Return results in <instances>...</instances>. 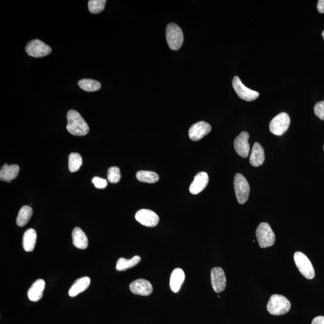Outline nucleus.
<instances>
[{
  "instance_id": "f257e3e1",
  "label": "nucleus",
  "mask_w": 324,
  "mask_h": 324,
  "mask_svg": "<svg viewBox=\"0 0 324 324\" xmlns=\"http://www.w3.org/2000/svg\"><path fill=\"white\" fill-rule=\"evenodd\" d=\"M67 131L75 136H85L89 131V126L81 114L75 110H70L67 114Z\"/></svg>"
},
{
  "instance_id": "6ab92c4d",
  "label": "nucleus",
  "mask_w": 324,
  "mask_h": 324,
  "mask_svg": "<svg viewBox=\"0 0 324 324\" xmlns=\"http://www.w3.org/2000/svg\"><path fill=\"white\" fill-rule=\"evenodd\" d=\"M91 280L88 277H83L77 279L70 287L69 295L71 297H75L80 293L85 291L90 285Z\"/></svg>"
},
{
  "instance_id": "2eb2a0df",
  "label": "nucleus",
  "mask_w": 324,
  "mask_h": 324,
  "mask_svg": "<svg viewBox=\"0 0 324 324\" xmlns=\"http://www.w3.org/2000/svg\"><path fill=\"white\" fill-rule=\"evenodd\" d=\"M209 178L207 173L201 172L198 173L194 178L192 183L189 187L190 192L197 194L202 192L207 186Z\"/></svg>"
},
{
  "instance_id": "39448f33",
  "label": "nucleus",
  "mask_w": 324,
  "mask_h": 324,
  "mask_svg": "<svg viewBox=\"0 0 324 324\" xmlns=\"http://www.w3.org/2000/svg\"><path fill=\"white\" fill-rule=\"evenodd\" d=\"M234 190L238 202L243 204L248 201L250 194V186L248 180L242 174H237L234 177Z\"/></svg>"
},
{
  "instance_id": "dca6fc26",
  "label": "nucleus",
  "mask_w": 324,
  "mask_h": 324,
  "mask_svg": "<svg viewBox=\"0 0 324 324\" xmlns=\"http://www.w3.org/2000/svg\"><path fill=\"white\" fill-rule=\"evenodd\" d=\"M45 288V281L43 279L37 280L28 291L27 295L29 300L33 302L41 300Z\"/></svg>"
},
{
  "instance_id": "412c9836",
  "label": "nucleus",
  "mask_w": 324,
  "mask_h": 324,
  "mask_svg": "<svg viewBox=\"0 0 324 324\" xmlns=\"http://www.w3.org/2000/svg\"><path fill=\"white\" fill-rule=\"evenodd\" d=\"M73 245L79 249H85L88 245V238L81 228H74L72 234Z\"/></svg>"
},
{
  "instance_id": "a211bd4d",
  "label": "nucleus",
  "mask_w": 324,
  "mask_h": 324,
  "mask_svg": "<svg viewBox=\"0 0 324 324\" xmlns=\"http://www.w3.org/2000/svg\"><path fill=\"white\" fill-rule=\"evenodd\" d=\"M19 172V166L17 165H9L6 163L0 171V179L2 181L11 183V181L17 177Z\"/></svg>"
},
{
  "instance_id": "a878e982",
  "label": "nucleus",
  "mask_w": 324,
  "mask_h": 324,
  "mask_svg": "<svg viewBox=\"0 0 324 324\" xmlns=\"http://www.w3.org/2000/svg\"><path fill=\"white\" fill-rule=\"evenodd\" d=\"M78 85L83 90L88 92L98 91L101 88L99 82L91 79H83L78 82Z\"/></svg>"
},
{
  "instance_id": "f03ea898",
  "label": "nucleus",
  "mask_w": 324,
  "mask_h": 324,
  "mask_svg": "<svg viewBox=\"0 0 324 324\" xmlns=\"http://www.w3.org/2000/svg\"><path fill=\"white\" fill-rule=\"evenodd\" d=\"M291 302L283 295L274 294L271 296L267 304V310L273 315H282L288 313L291 308Z\"/></svg>"
},
{
  "instance_id": "1a4fd4ad",
  "label": "nucleus",
  "mask_w": 324,
  "mask_h": 324,
  "mask_svg": "<svg viewBox=\"0 0 324 324\" xmlns=\"http://www.w3.org/2000/svg\"><path fill=\"white\" fill-rule=\"evenodd\" d=\"M233 86L237 95L243 100L251 101L259 96L258 92L252 90L243 84L239 76H236L233 78Z\"/></svg>"
},
{
  "instance_id": "c85d7f7f",
  "label": "nucleus",
  "mask_w": 324,
  "mask_h": 324,
  "mask_svg": "<svg viewBox=\"0 0 324 324\" xmlns=\"http://www.w3.org/2000/svg\"><path fill=\"white\" fill-rule=\"evenodd\" d=\"M120 169L117 166H112L107 171V180L111 183H117L121 179Z\"/></svg>"
},
{
  "instance_id": "7ed1b4c3",
  "label": "nucleus",
  "mask_w": 324,
  "mask_h": 324,
  "mask_svg": "<svg viewBox=\"0 0 324 324\" xmlns=\"http://www.w3.org/2000/svg\"><path fill=\"white\" fill-rule=\"evenodd\" d=\"M166 40L169 48L173 51H177L181 47L184 41L183 33L178 25L168 24L166 30Z\"/></svg>"
},
{
  "instance_id": "f3484780",
  "label": "nucleus",
  "mask_w": 324,
  "mask_h": 324,
  "mask_svg": "<svg viewBox=\"0 0 324 324\" xmlns=\"http://www.w3.org/2000/svg\"><path fill=\"white\" fill-rule=\"evenodd\" d=\"M264 160L265 153L263 147L258 143H255L250 156V163L255 167H258L263 164Z\"/></svg>"
},
{
  "instance_id": "72a5a7b5",
  "label": "nucleus",
  "mask_w": 324,
  "mask_h": 324,
  "mask_svg": "<svg viewBox=\"0 0 324 324\" xmlns=\"http://www.w3.org/2000/svg\"><path fill=\"white\" fill-rule=\"evenodd\" d=\"M322 36L323 38L324 39V30L323 31L322 33Z\"/></svg>"
},
{
  "instance_id": "9b49d317",
  "label": "nucleus",
  "mask_w": 324,
  "mask_h": 324,
  "mask_svg": "<svg viewBox=\"0 0 324 324\" xmlns=\"http://www.w3.org/2000/svg\"><path fill=\"white\" fill-rule=\"evenodd\" d=\"M211 282L212 289L215 292L224 291L226 288L227 278L223 269L214 267L211 271Z\"/></svg>"
},
{
  "instance_id": "bb28decb",
  "label": "nucleus",
  "mask_w": 324,
  "mask_h": 324,
  "mask_svg": "<svg viewBox=\"0 0 324 324\" xmlns=\"http://www.w3.org/2000/svg\"><path fill=\"white\" fill-rule=\"evenodd\" d=\"M82 165V157L79 153H71L69 157V169L71 172L78 171Z\"/></svg>"
},
{
  "instance_id": "6e6552de",
  "label": "nucleus",
  "mask_w": 324,
  "mask_h": 324,
  "mask_svg": "<svg viewBox=\"0 0 324 324\" xmlns=\"http://www.w3.org/2000/svg\"><path fill=\"white\" fill-rule=\"evenodd\" d=\"M26 51L31 57L41 58L50 54L52 49L44 42L36 39L27 43Z\"/></svg>"
},
{
  "instance_id": "4468645a",
  "label": "nucleus",
  "mask_w": 324,
  "mask_h": 324,
  "mask_svg": "<svg viewBox=\"0 0 324 324\" xmlns=\"http://www.w3.org/2000/svg\"><path fill=\"white\" fill-rule=\"evenodd\" d=\"M129 288L133 294L143 296H149L153 291V286L149 281L143 279L135 280L131 283Z\"/></svg>"
},
{
  "instance_id": "c756f323",
  "label": "nucleus",
  "mask_w": 324,
  "mask_h": 324,
  "mask_svg": "<svg viewBox=\"0 0 324 324\" xmlns=\"http://www.w3.org/2000/svg\"><path fill=\"white\" fill-rule=\"evenodd\" d=\"M314 113L319 119L324 120V100L317 102L314 105Z\"/></svg>"
},
{
  "instance_id": "473e14b6",
  "label": "nucleus",
  "mask_w": 324,
  "mask_h": 324,
  "mask_svg": "<svg viewBox=\"0 0 324 324\" xmlns=\"http://www.w3.org/2000/svg\"><path fill=\"white\" fill-rule=\"evenodd\" d=\"M317 11L320 14H324V0H319L317 5Z\"/></svg>"
},
{
  "instance_id": "f8f14e48",
  "label": "nucleus",
  "mask_w": 324,
  "mask_h": 324,
  "mask_svg": "<svg viewBox=\"0 0 324 324\" xmlns=\"http://www.w3.org/2000/svg\"><path fill=\"white\" fill-rule=\"evenodd\" d=\"M211 131V126L208 123L199 122L191 126L189 136L191 140L197 141L201 140Z\"/></svg>"
},
{
  "instance_id": "4be33fe9",
  "label": "nucleus",
  "mask_w": 324,
  "mask_h": 324,
  "mask_svg": "<svg viewBox=\"0 0 324 324\" xmlns=\"http://www.w3.org/2000/svg\"><path fill=\"white\" fill-rule=\"evenodd\" d=\"M37 241V234L34 229L27 230L24 234L23 246L25 251L33 252L35 249Z\"/></svg>"
},
{
  "instance_id": "423d86ee",
  "label": "nucleus",
  "mask_w": 324,
  "mask_h": 324,
  "mask_svg": "<svg viewBox=\"0 0 324 324\" xmlns=\"http://www.w3.org/2000/svg\"><path fill=\"white\" fill-rule=\"evenodd\" d=\"M294 259L296 266L302 276L307 279H313L314 277V270L312 264L307 256L300 252L295 253Z\"/></svg>"
},
{
  "instance_id": "cd10ccee",
  "label": "nucleus",
  "mask_w": 324,
  "mask_h": 324,
  "mask_svg": "<svg viewBox=\"0 0 324 324\" xmlns=\"http://www.w3.org/2000/svg\"><path fill=\"white\" fill-rule=\"evenodd\" d=\"M106 0H90L88 2V10L91 14H97L103 11Z\"/></svg>"
},
{
  "instance_id": "5701e85b",
  "label": "nucleus",
  "mask_w": 324,
  "mask_h": 324,
  "mask_svg": "<svg viewBox=\"0 0 324 324\" xmlns=\"http://www.w3.org/2000/svg\"><path fill=\"white\" fill-rule=\"evenodd\" d=\"M141 260L140 256H135L130 259H126L124 258H120L117 261L116 264V270L119 271H125L129 268L134 267L137 265Z\"/></svg>"
},
{
  "instance_id": "aec40b11",
  "label": "nucleus",
  "mask_w": 324,
  "mask_h": 324,
  "mask_svg": "<svg viewBox=\"0 0 324 324\" xmlns=\"http://www.w3.org/2000/svg\"><path fill=\"white\" fill-rule=\"evenodd\" d=\"M184 280L185 274L183 270L178 268L173 270L170 277V283H169L172 291L175 293L180 291Z\"/></svg>"
},
{
  "instance_id": "ddd939ff",
  "label": "nucleus",
  "mask_w": 324,
  "mask_h": 324,
  "mask_svg": "<svg viewBox=\"0 0 324 324\" xmlns=\"http://www.w3.org/2000/svg\"><path fill=\"white\" fill-rule=\"evenodd\" d=\"M249 134L247 132H243L237 136L234 141V148L239 156L246 158L249 156L250 145L249 143Z\"/></svg>"
},
{
  "instance_id": "9d476101",
  "label": "nucleus",
  "mask_w": 324,
  "mask_h": 324,
  "mask_svg": "<svg viewBox=\"0 0 324 324\" xmlns=\"http://www.w3.org/2000/svg\"><path fill=\"white\" fill-rule=\"evenodd\" d=\"M135 219L144 226L154 227L158 225L159 218L155 212L147 209H141L137 212Z\"/></svg>"
},
{
  "instance_id": "b1692460",
  "label": "nucleus",
  "mask_w": 324,
  "mask_h": 324,
  "mask_svg": "<svg viewBox=\"0 0 324 324\" xmlns=\"http://www.w3.org/2000/svg\"><path fill=\"white\" fill-rule=\"evenodd\" d=\"M33 214V209L31 206L25 205L22 207L18 213L17 219V224L20 227L26 225L32 218Z\"/></svg>"
},
{
  "instance_id": "7c9ffc66",
  "label": "nucleus",
  "mask_w": 324,
  "mask_h": 324,
  "mask_svg": "<svg viewBox=\"0 0 324 324\" xmlns=\"http://www.w3.org/2000/svg\"><path fill=\"white\" fill-rule=\"evenodd\" d=\"M92 183L97 189H103L107 186V181L105 179L95 177L92 179Z\"/></svg>"
},
{
  "instance_id": "f704fd0d",
  "label": "nucleus",
  "mask_w": 324,
  "mask_h": 324,
  "mask_svg": "<svg viewBox=\"0 0 324 324\" xmlns=\"http://www.w3.org/2000/svg\"><path fill=\"white\" fill-rule=\"evenodd\" d=\"M323 150H324V146H323Z\"/></svg>"
},
{
  "instance_id": "393cba45",
  "label": "nucleus",
  "mask_w": 324,
  "mask_h": 324,
  "mask_svg": "<svg viewBox=\"0 0 324 324\" xmlns=\"http://www.w3.org/2000/svg\"><path fill=\"white\" fill-rule=\"evenodd\" d=\"M137 178L141 182L147 183H155L159 180V176L157 173L149 171H138Z\"/></svg>"
},
{
  "instance_id": "2f4dec72",
  "label": "nucleus",
  "mask_w": 324,
  "mask_h": 324,
  "mask_svg": "<svg viewBox=\"0 0 324 324\" xmlns=\"http://www.w3.org/2000/svg\"><path fill=\"white\" fill-rule=\"evenodd\" d=\"M311 324H324V316H319L314 317L311 321Z\"/></svg>"
},
{
  "instance_id": "0eeeda50",
  "label": "nucleus",
  "mask_w": 324,
  "mask_h": 324,
  "mask_svg": "<svg viewBox=\"0 0 324 324\" xmlns=\"http://www.w3.org/2000/svg\"><path fill=\"white\" fill-rule=\"evenodd\" d=\"M290 118L288 114L282 113L271 120L269 129L273 134L281 136L288 131L290 125Z\"/></svg>"
},
{
  "instance_id": "20e7f679",
  "label": "nucleus",
  "mask_w": 324,
  "mask_h": 324,
  "mask_svg": "<svg viewBox=\"0 0 324 324\" xmlns=\"http://www.w3.org/2000/svg\"><path fill=\"white\" fill-rule=\"evenodd\" d=\"M258 242L261 248H267L274 245L276 241L275 234L269 225L265 222L259 225L256 231Z\"/></svg>"
}]
</instances>
